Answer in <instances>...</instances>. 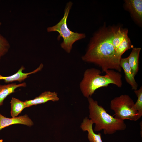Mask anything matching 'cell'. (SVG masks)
<instances>
[{"label":"cell","instance_id":"3957f363","mask_svg":"<svg viewBox=\"0 0 142 142\" xmlns=\"http://www.w3.org/2000/svg\"><path fill=\"white\" fill-rule=\"evenodd\" d=\"M89 103V118L95 124L94 131L103 130L105 135L113 134L118 131L125 130L126 125L124 121L109 115L98 102L91 97L87 98Z\"/></svg>","mask_w":142,"mask_h":142},{"label":"cell","instance_id":"2e32d148","mask_svg":"<svg viewBox=\"0 0 142 142\" xmlns=\"http://www.w3.org/2000/svg\"><path fill=\"white\" fill-rule=\"evenodd\" d=\"M134 92L137 97L136 102L134 105V108L138 114L139 119L142 116V87L139 89L134 90Z\"/></svg>","mask_w":142,"mask_h":142},{"label":"cell","instance_id":"e0dca14e","mask_svg":"<svg viewBox=\"0 0 142 142\" xmlns=\"http://www.w3.org/2000/svg\"><path fill=\"white\" fill-rule=\"evenodd\" d=\"M132 48L131 41L128 36H126L118 47L116 53L120 58H122L123 54L126 51Z\"/></svg>","mask_w":142,"mask_h":142},{"label":"cell","instance_id":"9c48e42d","mask_svg":"<svg viewBox=\"0 0 142 142\" xmlns=\"http://www.w3.org/2000/svg\"><path fill=\"white\" fill-rule=\"evenodd\" d=\"M59 100V98L56 92L47 91L43 92L33 99L24 101L27 108L44 103L49 101H57Z\"/></svg>","mask_w":142,"mask_h":142},{"label":"cell","instance_id":"ffe728a7","mask_svg":"<svg viewBox=\"0 0 142 142\" xmlns=\"http://www.w3.org/2000/svg\"><path fill=\"white\" fill-rule=\"evenodd\" d=\"M1 58V57H0V61Z\"/></svg>","mask_w":142,"mask_h":142},{"label":"cell","instance_id":"7a4b0ae2","mask_svg":"<svg viewBox=\"0 0 142 142\" xmlns=\"http://www.w3.org/2000/svg\"><path fill=\"white\" fill-rule=\"evenodd\" d=\"M104 75H101V71L94 68H88L85 71L79 84L83 95L87 98L91 97L95 91L102 87L109 84H114L119 88L123 85L122 75L120 72L109 69L105 72Z\"/></svg>","mask_w":142,"mask_h":142},{"label":"cell","instance_id":"d6986e66","mask_svg":"<svg viewBox=\"0 0 142 142\" xmlns=\"http://www.w3.org/2000/svg\"><path fill=\"white\" fill-rule=\"evenodd\" d=\"M1 22H0V25H1Z\"/></svg>","mask_w":142,"mask_h":142},{"label":"cell","instance_id":"8fae6325","mask_svg":"<svg viewBox=\"0 0 142 142\" xmlns=\"http://www.w3.org/2000/svg\"><path fill=\"white\" fill-rule=\"evenodd\" d=\"M120 65L122 69L124 70L127 82L131 86L132 90H137L138 84L135 78V76L133 73L129 64L128 57L121 58Z\"/></svg>","mask_w":142,"mask_h":142},{"label":"cell","instance_id":"4fadbf2b","mask_svg":"<svg viewBox=\"0 0 142 142\" xmlns=\"http://www.w3.org/2000/svg\"><path fill=\"white\" fill-rule=\"evenodd\" d=\"M141 50L140 47L133 48L130 54L128 57L129 64L135 76L139 70V59Z\"/></svg>","mask_w":142,"mask_h":142},{"label":"cell","instance_id":"5bb4252c","mask_svg":"<svg viewBox=\"0 0 142 142\" xmlns=\"http://www.w3.org/2000/svg\"><path fill=\"white\" fill-rule=\"evenodd\" d=\"M128 31L126 29L115 27L112 43L116 52L125 37L128 36Z\"/></svg>","mask_w":142,"mask_h":142},{"label":"cell","instance_id":"ac0fdd59","mask_svg":"<svg viewBox=\"0 0 142 142\" xmlns=\"http://www.w3.org/2000/svg\"><path fill=\"white\" fill-rule=\"evenodd\" d=\"M10 48V45L9 42L0 34V57L5 55L8 52Z\"/></svg>","mask_w":142,"mask_h":142},{"label":"cell","instance_id":"30bf717a","mask_svg":"<svg viewBox=\"0 0 142 142\" xmlns=\"http://www.w3.org/2000/svg\"><path fill=\"white\" fill-rule=\"evenodd\" d=\"M93 123L87 117L83 120L80 125V128L84 131L88 132V138L90 142H103L101 134L99 133L97 134L93 129Z\"/></svg>","mask_w":142,"mask_h":142},{"label":"cell","instance_id":"8992f818","mask_svg":"<svg viewBox=\"0 0 142 142\" xmlns=\"http://www.w3.org/2000/svg\"><path fill=\"white\" fill-rule=\"evenodd\" d=\"M124 7L130 13L134 22L141 26L142 23V1L125 0Z\"/></svg>","mask_w":142,"mask_h":142},{"label":"cell","instance_id":"52a82bcc","mask_svg":"<svg viewBox=\"0 0 142 142\" xmlns=\"http://www.w3.org/2000/svg\"><path fill=\"white\" fill-rule=\"evenodd\" d=\"M17 124L31 126L33 125L34 123L31 119L26 114L10 118L5 117L0 113V131L10 125Z\"/></svg>","mask_w":142,"mask_h":142},{"label":"cell","instance_id":"ba28073f","mask_svg":"<svg viewBox=\"0 0 142 142\" xmlns=\"http://www.w3.org/2000/svg\"><path fill=\"white\" fill-rule=\"evenodd\" d=\"M43 67V64L41 63L39 66L34 70L29 73H25L23 72V71L25 69V68L24 66H22L17 72L13 75L4 76H2L0 74V80H3L6 83L14 81H18L21 82L28 77L30 75L41 71Z\"/></svg>","mask_w":142,"mask_h":142},{"label":"cell","instance_id":"277c9868","mask_svg":"<svg viewBox=\"0 0 142 142\" xmlns=\"http://www.w3.org/2000/svg\"><path fill=\"white\" fill-rule=\"evenodd\" d=\"M72 4L71 1L68 2L65 8L63 18L56 24L48 27L47 29L48 32L56 31L59 33V37H62L63 39L60 46L68 53L71 52L73 45L75 42L86 37L85 34L73 32L68 27L67 19Z\"/></svg>","mask_w":142,"mask_h":142},{"label":"cell","instance_id":"9a60e30c","mask_svg":"<svg viewBox=\"0 0 142 142\" xmlns=\"http://www.w3.org/2000/svg\"><path fill=\"white\" fill-rule=\"evenodd\" d=\"M10 114L12 118L17 117L26 107L25 101H21L14 97H12L10 102Z\"/></svg>","mask_w":142,"mask_h":142},{"label":"cell","instance_id":"5b68a950","mask_svg":"<svg viewBox=\"0 0 142 142\" xmlns=\"http://www.w3.org/2000/svg\"><path fill=\"white\" fill-rule=\"evenodd\" d=\"M134 103L128 95H122L112 99L110 108L115 113V118L124 121L128 119L136 121L139 119L138 114L134 108Z\"/></svg>","mask_w":142,"mask_h":142},{"label":"cell","instance_id":"6da1fadb","mask_svg":"<svg viewBox=\"0 0 142 142\" xmlns=\"http://www.w3.org/2000/svg\"><path fill=\"white\" fill-rule=\"evenodd\" d=\"M115 27L104 24L94 33L82 57L83 61L98 66L103 72L109 69L121 72V58L117 55L112 43Z\"/></svg>","mask_w":142,"mask_h":142},{"label":"cell","instance_id":"7c38bea8","mask_svg":"<svg viewBox=\"0 0 142 142\" xmlns=\"http://www.w3.org/2000/svg\"><path fill=\"white\" fill-rule=\"evenodd\" d=\"M26 86V84L25 82L18 84L12 83L7 85H0V106L3 105V102L6 97L14 92L17 88L25 87Z\"/></svg>","mask_w":142,"mask_h":142}]
</instances>
